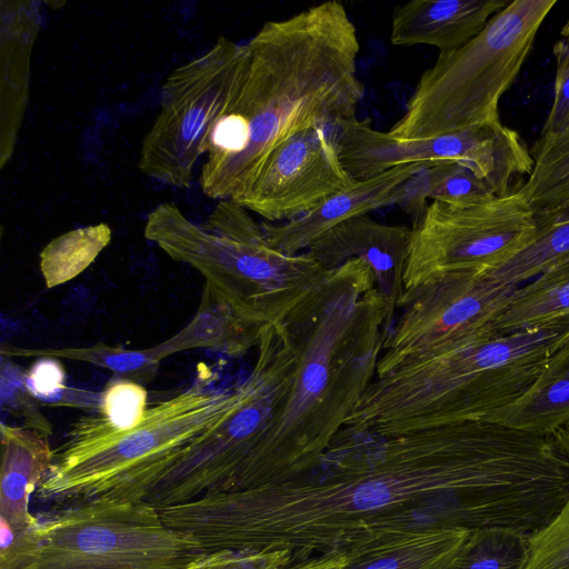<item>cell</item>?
<instances>
[{"instance_id": "6da1fadb", "label": "cell", "mask_w": 569, "mask_h": 569, "mask_svg": "<svg viewBox=\"0 0 569 569\" xmlns=\"http://www.w3.org/2000/svg\"><path fill=\"white\" fill-rule=\"evenodd\" d=\"M496 485L492 450L477 422L386 437L342 428L313 468L258 489L254 520L278 549L327 553L373 535L432 527L431 501L476 510Z\"/></svg>"}, {"instance_id": "7a4b0ae2", "label": "cell", "mask_w": 569, "mask_h": 569, "mask_svg": "<svg viewBox=\"0 0 569 569\" xmlns=\"http://www.w3.org/2000/svg\"><path fill=\"white\" fill-rule=\"evenodd\" d=\"M239 83L206 143L199 184L234 200L293 134L356 116L365 88L360 42L345 7L326 1L267 21L249 40Z\"/></svg>"}, {"instance_id": "3957f363", "label": "cell", "mask_w": 569, "mask_h": 569, "mask_svg": "<svg viewBox=\"0 0 569 569\" xmlns=\"http://www.w3.org/2000/svg\"><path fill=\"white\" fill-rule=\"evenodd\" d=\"M383 322L373 272L360 259L332 270L282 320L296 369L256 451L247 489L293 478L320 461L376 377Z\"/></svg>"}, {"instance_id": "277c9868", "label": "cell", "mask_w": 569, "mask_h": 569, "mask_svg": "<svg viewBox=\"0 0 569 569\" xmlns=\"http://www.w3.org/2000/svg\"><path fill=\"white\" fill-rule=\"evenodd\" d=\"M557 322L442 342L376 375L343 428L395 436L483 420L536 380L568 340Z\"/></svg>"}, {"instance_id": "5b68a950", "label": "cell", "mask_w": 569, "mask_h": 569, "mask_svg": "<svg viewBox=\"0 0 569 569\" xmlns=\"http://www.w3.org/2000/svg\"><path fill=\"white\" fill-rule=\"evenodd\" d=\"M214 378L204 366L188 389L148 408L129 429L112 426L99 412L80 417L53 450L36 497L66 507L144 500L174 451L227 418L244 398L246 379L232 389L213 390Z\"/></svg>"}, {"instance_id": "8992f818", "label": "cell", "mask_w": 569, "mask_h": 569, "mask_svg": "<svg viewBox=\"0 0 569 569\" xmlns=\"http://www.w3.org/2000/svg\"><path fill=\"white\" fill-rule=\"evenodd\" d=\"M143 236L194 268L240 320L261 330L281 322L331 272L306 252L273 249L261 223L230 199L220 200L201 224L162 202L148 214Z\"/></svg>"}, {"instance_id": "52a82bcc", "label": "cell", "mask_w": 569, "mask_h": 569, "mask_svg": "<svg viewBox=\"0 0 569 569\" xmlns=\"http://www.w3.org/2000/svg\"><path fill=\"white\" fill-rule=\"evenodd\" d=\"M556 3L510 1L468 43L440 52L388 133L397 139H425L500 121V99L515 83Z\"/></svg>"}, {"instance_id": "ba28073f", "label": "cell", "mask_w": 569, "mask_h": 569, "mask_svg": "<svg viewBox=\"0 0 569 569\" xmlns=\"http://www.w3.org/2000/svg\"><path fill=\"white\" fill-rule=\"evenodd\" d=\"M38 518L10 569H183L207 553L144 500L99 499Z\"/></svg>"}, {"instance_id": "9c48e42d", "label": "cell", "mask_w": 569, "mask_h": 569, "mask_svg": "<svg viewBox=\"0 0 569 569\" xmlns=\"http://www.w3.org/2000/svg\"><path fill=\"white\" fill-rule=\"evenodd\" d=\"M247 392L227 418L179 448L144 498L157 509L243 490L256 451L286 402L296 356L282 322L264 328Z\"/></svg>"}, {"instance_id": "30bf717a", "label": "cell", "mask_w": 569, "mask_h": 569, "mask_svg": "<svg viewBox=\"0 0 569 569\" xmlns=\"http://www.w3.org/2000/svg\"><path fill=\"white\" fill-rule=\"evenodd\" d=\"M247 46L223 36L179 66L160 89L159 111L146 133L138 167L163 184L189 188L208 136L239 83Z\"/></svg>"}, {"instance_id": "8fae6325", "label": "cell", "mask_w": 569, "mask_h": 569, "mask_svg": "<svg viewBox=\"0 0 569 569\" xmlns=\"http://www.w3.org/2000/svg\"><path fill=\"white\" fill-rule=\"evenodd\" d=\"M343 168L365 180L399 166L459 163L486 181L497 197L513 191L529 176L533 160L519 133L501 121L425 139H397L376 130L368 119H338L325 128Z\"/></svg>"}, {"instance_id": "7c38bea8", "label": "cell", "mask_w": 569, "mask_h": 569, "mask_svg": "<svg viewBox=\"0 0 569 569\" xmlns=\"http://www.w3.org/2000/svg\"><path fill=\"white\" fill-rule=\"evenodd\" d=\"M537 231L519 189L468 207L433 200L411 228L405 290L449 272L487 274L529 247Z\"/></svg>"}, {"instance_id": "4fadbf2b", "label": "cell", "mask_w": 569, "mask_h": 569, "mask_svg": "<svg viewBox=\"0 0 569 569\" xmlns=\"http://www.w3.org/2000/svg\"><path fill=\"white\" fill-rule=\"evenodd\" d=\"M519 287L487 274L449 272L405 290L403 310L383 342L376 375L442 342L493 331V320Z\"/></svg>"}, {"instance_id": "5bb4252c", "label": "cell", "mask_w": 569, "mask_h": 569, "mask_svg": "<svg viewBox=\"0 0 569 569\" xmlns=\"http://www.w3.org/2000/svg\"><path fill=\"white\" fill-rule=\"evenodd\" d=\"M356 181L343 168L327 130L311 127L277 147L232 201L268 222H287Z\"/></svg>"}, {"instance_id": "9a60e30c", "label": "cell", "mask_w": 569, "mask_h": 569, "mask_svg": "<svg viewBox=\"0 0 569 569\" xmlns=\"http://www.w3.org/2000/svg\"><path fill=\"white\" fill-rule=\"evenodd\" d=\"M410 240V228L381 223L361 214L328 230L310 244L306 253L327 271L352 259H360L370 267L383 301L386 341L405 290Z\"/></svg>"}, {"instance_id": "2e32d148", "label": "cell", "mask_w": 569, "mask_h": 569, "mask_svg": "<svg viewBox=\"0 0 569 569\" xmlns=\"http://www.w3.org/2000/svg\"><path fill=\"white\" fill-rule=\"evenodd\" d=\"M41 26L38 1H1L0 169L11 160L29 100L30 60Z\"/></svg>"}, {"instance_id": "e0dca14e", "label": "cell", "mask_w": 569, "mask_h": 569, "mask_svg": "<svg viewBox=\"0 0 569 569\" xmlns=\"http://www.w3.org/2000/svg\"><path fill=\"white\" fill-rule=\"evenodd\" d=\"M428 164L412 163L389 169L330 196L309 212L280 224L262 222L269 244L283 253L297 254L337 224L395 204V189Z\"/></svg>"}, {"instance_id": "ac0fdd59", "label": "cell", "mask_w": 569, "mask_h": 569, "mask_svg": "<svg viewBox=\"0 0 569 569\" xmlns=\"http://www.w3.org/2000/svg\"><path fill=\"white\" fill-rule=\"evenodd\" d=\"M507 0H413L397 6L391 19L395 46L427 44L440 52L456 50L505 9Z\"/></svg>"}, {"instance_id": "d6986e66", "label": "cell", "mask_w": 569, "mask_h": 569, "mask_svg": "<svg viewBox=\"0 0 569 569\" xmlns=\"http://www.w3.org/2000/svg\"><path fill=\"white\" fill-rule=\"evenodd\" d=\"M470 531L430 527L368 537L342 552L347 569H451Z\"/></svg>"}, {"instance_id": "ffe728a7", "label": "cell", "mask_w": 569, "mask_h": 569, "mask_svg": "<svg viewBox=\"0 0 569 569\" xmlns=\"http://www.w3.org/2000/svg\"><path fill=\"white\" fill-rule=\"evenodd\" d=\"M0 433V520L24 531L39 520L29 511V500L52 462L53 450L47 437L23 426L2 421Z\"/></svg>"}, {"instance_id": "44dd1931", "label": "cell", "mask_w": 569, "mask_h": 569, "mask_svg": "<svg viewBox=\"0 0 569 569\" xmlns=\"http://www.w3.org/2000/svg\"><path fill=\"white\" fill-rule=\"evenodd\" d=\"M483 420L538 436H552L568 426L569 339L522 395Z\"/></svg>"}, {"instance_id": "7402d4cb", "label": "cell", "mask_w": 569, "mask_h": 569, "mask_svg": "<svg viewBox=\"0 0 569 569\" xmlns=\"http://www.w3.org/2000/svg\"><path fill=\"white\" fill-rule=\"evenodd\" d=\"M263 330L240 320L204 282L198 310L191 321L170 339L149 350L159 361L197 348L240 356L257 347Z\"/></svg>"}, {"instance_id": "603a6c76", "label": "cell", "mask_w": 569, "mask_h": 569, "mask_svg": "<svg viewBox=\"0 0 569 569\" xmlns=\"http://www.w3.org/2000/svg\"><path fill=\"white\" fill-rule=\"evenodd\" d=\"M533 167L519 188L533 210L537 226L569 214V128L538 138L530 150Z\"/></svg>"}, {"instance_id": "cb8c5ba5", "label": "cell", "mask_w": 569, "mask_h": 569, "mask_svg": "<svg viewBox=\"0 0 569 569\" xmlns=\"http://www.w3.org/2000/svg\"><path fill=\"white\" fill-rule=\"evenodd\" d=\"M566 319H569V257L519 287L491 327L501 335Z\"/></svg>"}, {"instance_id": "d4e9b609", "label": "cell", "mask_w": 569, "mask_h": 569, "mask_svg": "<svg viewBox=\"0 0 569 569\" xmlns=\"http://www.w3.org/2000/svg\"><path fill=\"white\" fill-rule=\"evenodd\" d=\"M112 230L106 222L67 231L40 252V271L48 289L82 273L110 243Z\"/></svg>"}, {"instance_id": "484cf974", "label": "cell", "mask_w": 569, "mask_h": 569, "mask_svg": "<svg viewBox=\"0 0 569 569\" xmlns=\"http://www.w3.org/2000/svg\"><path fill=\"white\" fill-rule=\"evenodd\" d=\"M1 356L4 357H52L91 363L110 370L113 378L126 379L138 383H148L156 377L160 361L148 349H127L98 342L90 347L27 349L2 345Z\"/></svg>"}, {"instance_id": "4316f807", "label": "cell", "mask_w": 569, "mask_h": 569, "mask_svg": "<svg viewBox=\"0 0 569 569\" xmlns=\"http://www.w3.org/2000/svg\"><path fill=\"white\" fill-rule=\"evenodd\" d=\"M529 536L509 528L469 532L451 569H525Z\"/></svg>"}, {"instance_id": "83f0119b", "label": "cell", "mask_w": 569, "mask_h": 569, "mask_svg": "<svg viewBox=\"0 0 569 569\" xmlns=\"http://www.w3.org/2000/svg\"><path fill=\"white\" fill-rule=\"evenodd\" d=\"M568 257L569 214L538 226L532 243L488 276L521 287L523 282L535 279Z\"/></svg>"}, {"instance_id": "f1b7e54d", "label": "cell", "mask_w": 569, "mask_h": 569, "mask_svg": "<svg viewBox=\"0 0 569 569\" xmlns=\"http://www.w3.org/2000/svg\"><path fill=\"white\" fill-rule=\"evenodd\" d=\"M58 358L39 357L27 370V385L40 403L100 412L102 392L70 387Z\"/></svg>"}, {"instance_id": "f546056e", "label": "cell", "mask_w": 569, "mask_h": 569, "mask_svg": "<svg viewBox=\"0 0 569 569\" xmlns=\"http://www.w3.org/2000/svg\"><path fill=\"white\" fill-rule=\"evenodd\" d=\"M0 398L2 412L19 418L23 427L43 437L52 435V425L41 413L40 402L28 388L27 371L4 356L0 365Z\"/></svg>"}, {"instance_id": "4dcf8cb0", "label": "cell", "mask_w": 569, "mask_h": 569, "mask_svg": "<svg viewBox=\"0 0 569 569\" xmlns=\"http://www.w3.org/2000/svg\"><path fill=\"white\" fill-rule=\"evenodd\" d=\"M528 541L525 569H569V497L555 518Z\"/></svg>"}, {"instance_id": "1f68e13d", "label": "cell", "mask_w": 569, "mask_h": 569, "mask_svg": "<svg viewBox=\"0 0 569 569\" xmlns=\"http://www.w3.org/2000/svg\"><path fill=\"white\" fill-rule=\"evenodd\" d=\"M102 392L100 412L112 426L129 429L137 426L147 411V390L141 383L113 378Z\"/></svg>"}, {"instance_id": "d6a6232c", "label": "cell", "mask_w": 569, "mask_h": 569, "mask_svg": "<svg viewBox=\"0 0 569 569\" xmlns=\"http://www.w3.org/2000/svg\"><path fill=\"white\" fill-rule=\"evenodd\" d=\"M453 166L455 162H446L423 167L395 189V204L411 219L412 227L421 220L428 200H432L436 189Z\"/></svg>"}, {"instance_id": "836d02e7", "label": "cell", "mask_w": 569, "mask_h": 569, "mask_svg": "<svg viewBox=\"0 0 569 569\" xmlns=\"http://www.w3.org/2000/svg\"><path fill=\"white\" fill-rule=\"evenodd\" d=\"M556 60L553 101L539 138H549L569 128V19L552 47Z\"/></svg>"}, {"instance_id": "e575fe53", "label": "cell", "mask_w": 569, "mask_h": 569, "mask_svg": "<svg viewBox=\"0 0 569 569\" xmlns=\"http://www.w3.org/2000/svg\"><path fill=\"white\" fill-rule=\"evenodd\" d=\"M497 198L489 184L468 168L455 163L451 171L436 189L432 201L468 207Z\"/></svg>"}, {"instance_id": "d590c367", "label": "cell", "mask_w": 569, "mask_h": 569, "mask_svg": "<svg viewBox=\"0 0 569 569\" xmlns=\"http://www.w3.org/2000/svg\"><path fill=\"white\" fill-rule=\"evenodd\" d=\"M287 551L250 552L221 550L209 552L183 569H280L288 565Z\"/></svg>"}, {"instance_id": "8d00e7d4", "label": "cell", "mask_w": 569, "mask_h": 569, "mask_svg": "<svg viewBox=\"0 0 569 569\" xmlns=\"http://www.w3.org/2000/svg\"><path fill=\"white\" fill-rule=\"evenodd\" d=\"M349 563L348 557L342 551H330L320 557L295 563L291 567H282L280 569H347Z\"/></svg>"}, {"instance_id": "74e56055", "label": "cell", "mask_w": 569, "mask_h": 569, "mask_svg": "<svg viewBox=\"0 0 569 569\" xmlns=\"http://www.w3.org/2000/svg\"><path fill=\"white\" fill-rule=\"evenodd\" d=\"M560 448L569 457V425L553 433Z\"/></svg>"}]
</instances>
